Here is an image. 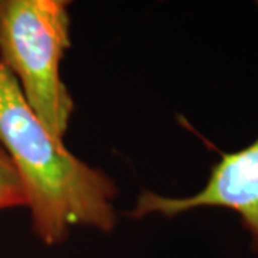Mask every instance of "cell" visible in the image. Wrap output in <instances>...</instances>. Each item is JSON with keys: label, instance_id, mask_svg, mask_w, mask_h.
Listing matches in <instances>:
<instances>
[{"label": "cell", "instance_id": "obj_1", "mask_svg": "<svg viewBox=\"0 0 258 258\" xmlns=\"http://www.w3.org/2000/svg\"><path fill=\"white\" fill-rule=\"evenodd\" d=\"M0 145L20 174L28 192L32 227L45 244L62 242L74 227L105 232L115 227L113 181L50 135L2 63Z\"/></svg>", "mask_w": 258, "mask_h": 258}, {"label": "cell", "instance_id": "obj_2", "mask_svg": "<svg viewBox=\"0 0 258 258\" xmlns=\"http://www.w3.org/2000/svg\"><path fill=\"white\" fill-rule=\"evenodd\" d=\"M71 2L0 0V63L53 138L63 141L75 111L60 76L71 43Z\"/></svg>", "mask_w": 258, "mask_h": 258}, {"label": "cell", "instance_id": "obj_3", "mask_svg": "<svg viewBox=\"0 0 258 258\" xmlns=\"http://www.w3.org/2000/svg\"><path fill=\"white\" fill-rule=\"evenodd\" d=\"M204 207H220L237 212L251 234L252 247L258 251V138L240 151L222 152L201 191L185 198L142 191L129 215L134 218L151 214L175 217Z\"/></svg>", "mask_w": 258, "mask_h": 258}, {"label": "cell", "instance_id": "obj_4", "mask_svg": "<svg viewBox=\"0 0 258 258\" xmlns=\"http://www.w3.org/2000/svg\"><path fill=\"white\" fill-rule=\"evenodd\" d=\"M28 207V192L13 161L0 145V211Z\"/></svg>", "mask_w": 258, "mask_h": 258}]
</instances>
